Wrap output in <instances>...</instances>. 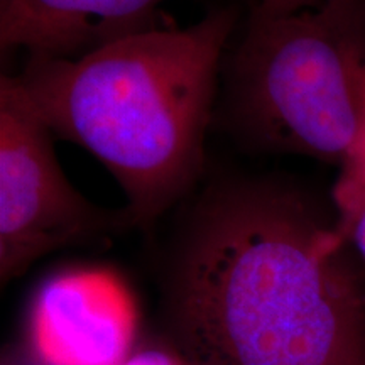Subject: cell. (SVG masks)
I'll return each instance as SVG.
<instances>
[{
  "label": "cell",
  "instance_id": "cell-1",
  "mask_svg": "<svg viewBox=\"0 0 365 365\" xmlns=\"http://www.w3.org/2000/svg\"><path fill=\"white\" fill-rule=\"evenodd\" d=\"M176 212L156 261L164 349L188 365H365V262L333 205L230 175Z\"/></svg>",
  "mask_w": 365,
  "mask_h": 365
},
{
  "label": "cell",
  "instance_id": "cell-2",
  "mask_svg": "<svg viewBox=\"0 0 365 365\" xmlns=\"http://www.w3.org/2000/svg\"><path fill=\"white\" fill-rule=\"evenodd\" d=\"M235 9L185 29L153 27L76 58L29 54L14 76L54 139L88 150L125 193L132 228L153 230L205 173Z\"/></svg>",
  "mask_w": 365,
  "mask_h": 365
},
{
  "label": "cell",
  "instance_id": "cell-3",
  "mask_svg": "<svg viewBox=\"0 0 365 365\" xmlns=\"http://www.w3.org/2000/svg\"><path fill=\"white\" fill-rule=\"evenodd\" d=\"M222 120L250 148L341 166L365 140V0L254 6L225 65Z\"/></svg>",
  "mask_w": 365,
  "mask_h": 365
},
{
  "label": "cell",
  "instance_id": "cell-4",
  "mask_svg": "<svg viewBox=\"0 0 365 365\" xmlns=\"http://www.w3.org/2000/svg\"><path fill=\"white\" fill-rule=\"evenodd\" d=\"M54 135L14 76L0 80V281L21 277L59 249L90 245L132 228L125 208L80 193L59 166Z\"/></svg>",
  "mask_w": 365,
  "mask_h": 365
},
{
  "label": "cell",
  "instance_id": "cell-5",
  "mask_svg": "<svg viewBox=\"0 0 365 365\" xmlns=\"http://www.w3.org/2000/svg\"><path fill=\"white\" fill-rule=\"evenodd\" d=\"M139 309L130 287L107 267L54 274L29 312V357L38 365H122L132 354Z\"/></svg>",
  "mask_w": 365,
  "mask_h": 365
},
{
  "label": "cell",
  "instance_id": "cell-6",
  "mask_svg": "<svg viewBox=\"0 0 365 365\" xmlns=\"http://www.w3.org/2000/svg\"><path fill=\"white\" fill-rule=\"evenodd\" d=\"M168 0H0L4 51L76 58L125 36L159 27Z\"/></svg>",
  "mask_w": 365,
  "mask_h": 365
},
{
  "label": "cell",
  "instance_id": "cell-7",
  "mask_svg": "<svg viewBox=\"0 0 365 365\" xmlns=\"http://www.w3.org/2000/svg\"><path fill=\"white\" fill-rule=\"evenodd\" d=\"M331 205L340 234L365 262V140L340 166Z\"/></svg>",
  "mask_w": 365,
  "mask_h": 365
},
{
  "label": "cell",
  "instance_id": "cell-8",
  "mask_svg": "<svg viewBox=\"0 0 365 365\" xmlns=\"http://www.w3.org/2000/svg\"><path fill=\"white\" fill-rule=\"evenodd\" d=\"M122 365H185V362L168 349H150L132 354Z\"/></svg>",
  "mask_w": 365,
  "mask_h": 365
},
{
  "label": "cell",
  "instance_id": "cell-9",
  "mask_svg": "<svg viewBox=\"0 0 365 365\" xmlns=\"http://www.w3.org/2000/svg\"><path fill=\"white\" fill-rule=\"evenodd\" d=\"M322 2L323 0H259L255 6L272 16H286V14L308 11Z\"/></svg>",
  "mask_w": 365,
  "mask_h": 365
},
{
  "label": "cell",
  "instance_id": "cell-10",
  "mask_svg": "<svg viewBox=\"0 0 365 365\" xmlns=\"http://www.w3.org/2000/svg\"><path fill=\"white\" fill-rule=\"evenodd\" d=\"M2 365H38L33 359H19V357H9L7 360H4Z\"/></svg>",
  "mask_w": 365,
  "mask_h": 365
},
{
  "label": "cell",
  "instance_id": "cell-11",
  "mask_svg": "<svg viewBox=\"0 0 365 365\" xmlns=\"http://www.w3.org/2000/svg\"><path fill=\"white\" fill-rule=\"evenodd\" d=\"M185 365H186V364H185Z\"/></svg>",
  "mask_w": 365,
  "mask_h": 365
}]
</instances>
